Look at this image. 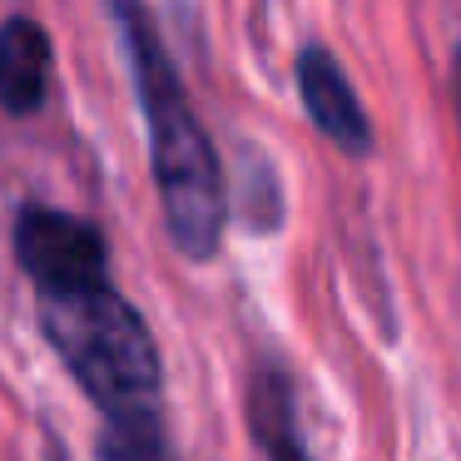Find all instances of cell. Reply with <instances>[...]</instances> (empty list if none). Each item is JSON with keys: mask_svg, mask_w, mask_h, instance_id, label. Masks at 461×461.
<instances>
[{"mask_svg": "<svg viewBox=\"0 0 461 461\" xmlns=\"http://www.w3.org/2000/svg\"><path fill=\"white\" fill-rule=\"evenodd\" d=\"M35 328L80 397L100 411L95 461H179L159 342L114 278L35 293Z\"/></svg>", "mask_w": 461, "mask_h": 461, "instance_id": "1", "label": "cell"}, {"mask_svg": "<svg viewBox=\"0 0 461 461\" xmlns=\"http://www.w3.org/2000/svg\"><path fill=\"white\" fill-rule=\"evenodd\" d=\"M104 11L120 31L140 120L149 134V169L164 233L184 263H213L229 233V169L194 110L189 85L164 45L149 0H104Z\"/></svg>", "mask_w": 461, "mask_h": 461, "instance_id": "2", "label": "cell"}, {"mask_svg": "<svg viewBox=\"0 0 461 461\" xmlns=\"http://www.w3.org/2000/svg\"><path fill=\"white\" fill-rule=\"evenodd\" d=\"M15 268L31 278L35 293L85 288V283L110 278V243L90 219L55 203H25L11 223Z\"/></svg>", "mask_w": 461, "mask_h": 461, "instance_id": "3", "label": "cell"}, {"mask_svg": "<svg viewBox=\"0 0 461 461\" xmlns=\"http://www.w3.org/2000/svg\"><path fill=\"white\" fill-rule=\"evenodd\" d=\"M293 85H298V100L308 124L348 159H372L377 149V130H372V114L362 104L357 85L348 80L342 60L328 45H303L298 60H293Z\"/></svg>", "mask_w": 461, "mask_h": 461, "instance_id": "4", "label": "cell"}, {"mask_svg": "<svg viewBox=\"0 0 461 461\" xmlns=\"http://www.w3.org/2000/svg\"><path fill=\"white\" fill-rule=\"evenodd\" d=\"M55 80V41L35 15L0 21V114L31 120L45 110Z\"/></svg>", "mask_w": 461, "mask_h": 461, "instance_id": "5", "label": "cell"}, {"mask_svg": "<svg viewBox=\"0 0 461 461\" xmlns=\"http://www.w3.org/2000/svg\"><path fill=\"white\" fill-rule=\"evenodd\" d=\"M249 437L268 461H312L308 441L298 427V387L293 372L273 357H258L249 372V397H243Z\"/></svg>", "mask_w": 461, "mask_h": 461, "instance_id": "6", "label": "cell"}, {"mask_svg": "<svg viewBox=\"0 0 461 461\" xmlns=\"http://www.w3.org/2000/svg\"><path fill=\"white\" fill-rule=\"evenodd\" d=\"M233 213L243 219L249 233H278L283 229V184H278V169L273 159L258 149V144H243L239 159H233V179H229V223Z\"/></svg>", "mask_w": 461, "mask_h": 461, "instance_id": "7", "label": "cell"}, {"mask_svg": "<svg viewBox=\"0 0 461 461\" xmlns=\"http://www.w3.org/2000/svg\"><path fill=\"white\" fill-rule=\"evenodd\" d=\"M451 100H456V130H461V45L451 50Z\"/></svg>", "mask_w": 461, "mask_h": 461, "instance_id": "8", "label": "cell"}, {"mask_svg": "<svg viewBox=\"0 0 461 461\" xmlns=\"http://www.w3.org/2000/svg\"><path fill=\"white\" fill-rule=\"evenodd\" d=\"M45 461H70V451H65L60 441L50 437V441H45Z\"/></svg>", "mask_w": 461, "mask_h": 461, "instance_id": "9", "label": "cell"}]
</instances>
